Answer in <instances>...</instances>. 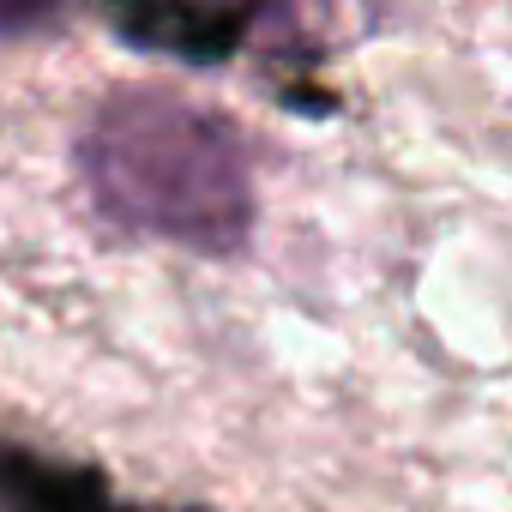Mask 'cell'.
<instances>
[{"label":"cell","mask_w":512,"mask_h":512,"mask_svg":"<svg viewBox=\"0 0 512 512\" xmlns=\"http://www.w3.org/2000/svg\"><path fill=\"white\" fill-rule=\"evenodd\" d=\"M0 500L7 512H103V494L79 470H49L37 458L0 464Z\"/></svg>","instance_id":"obj_2"},{"label":"cell","mask_w":512,"mask_h":512,"mask_svg":"<svg viewBox=\"0 0 512 512\" xmlns=\"http://www.w3.org/2000/svg\"><path fill=\"white\" fill-rule=\"evenodd\" d=\"M79 181L91 205L151 241L241 253L253 235V157L229 115L157 85L115 91L79 133Z\"/></svg>","instance_id":"obj_1"}]
</instances>
